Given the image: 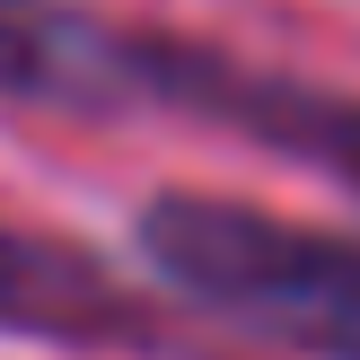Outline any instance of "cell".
I'll use <instances>...</instances> for the list:
<instances>
[{"label":"cell","mask_w":360,"mask_h":360,"mask_svg":"<svg viewBox=\"0 0 360 360\" xmlns=\"http://www.w3.org/2000/svg\"><path fill=\"white\" fill-rule=\"evenodd\" d=\"M123 53H132V97L211 115V123H229V132L264 141V150L299 158V167L334 176L343 193H360V97L308 88V79H273V70H246V62H229V53L167 44V35H132Z\"/></svg>","instance_id":"obj_2"},{"label":"cell","mask_w":360,"mask_h":360,"mask_svg":"<svg viewBox=\"0 0 360 360\" xmlns=\"http://www.w3.org/2000/svg\"><path fill=\"white\" fill-rule=\"evenodd\" d=\"M141 264L176 299L299 360H360V238L281 220L238 193H150Z\"/></svg>","instance_id":"obj_1"},{"label":"cell","mask_w":360,"mask_h":360,"mask_svg":"<svg viewBox=\"0 0 360 360\" xmlns=\"http://www.w3.org/2000/svg\"><path fill=\"white\" fill-rule=\"evenodd\" d=\"M0 343L53 352H158V308L79 238L0 220Z\"/></svg>","instance_id":"obj_3"},{"label":"cell","mask_w":360,"mask_h":360,"mask_svg":"<svg viewBox=\"0 0 360 360\" xmlns=\"http://www.w3.org/2000/svg\"><path fill=\"white\" fill-rule=\"evenodd\" d=\"M0 97L27 105H123L132 53L70 0H0Z\"/></svg>","instance_id":"obj_4"}]
</instances>
